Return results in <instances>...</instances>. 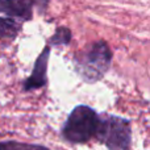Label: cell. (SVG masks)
I'll use <instances>...</instances> for the list:
<instances>
[{
	"mask_svg": "<svg viewBox=\"0 0 150 150\" xmlns=\"http://www.w3.org/2000/svg\"><path fill=\"white\" fill-rule=\"evenodd\" d=\"M71 30L66 26H58L52 37L49 38V46H66L71 42Z\"/></svg>",
	"mask_w": 150,
	"mask_h": 150,
	"instance_id": "7",
	"label": "cell"
},
{
	"mask_svg": "<svg viewBox=\"0 0 150 150\" xmlns=\"http://www.w3.org/2000/svg\"><path fill=\"white\" fill-rule=\"evenodd\" d=\"M33 4V8H36L38 13H44L46 11L47 5H49L50 0H29Z\"/></svg>",
	"mask_w": 150,
	"mask_h": 150,
	"instance_id": "8",
	"label": "cell"
},
{
	"mask_svg": "<svg viewBox=\"0 0 150 150\" xmlns=\"http://www.w3.org/2000/svg\"><path fill=\"white\" fill-rule=\"evenodd\" d=\"M0 150H50V149L45 145H40V144H28L15 140H7L0 142Z\"/></svg>",
	"mask_w": 150,
	"mask_h": 150,
	"instance_id": "6",
	"label": "cell"
},
{
	"mask_svg": "<svg viewBox=\"0 0 150 150\" xmlns=\"http://www.w3.org/2000/svg\"><path fill=\"white\" fill-rule=\"evenodd\" d=\"M49 58H50V46H46L42 49L40 55L37 57L34 62L32 74L24 80L23 90L25 92L32 90H38L47 84V66H49Z\"/></svg>",
	"mask_w": 150,
	"mask_h": 150,
	"instance_id": "4",
	"label": "cell"
},
{
	"mask_svg": "<svg viewBox=\"0 0 150 150\" xmlns=\"http://www.w3.org/2000/svg\"><path fill=\"white\" fill-rule=\"evenodd\" d=\"M99 127L95 138L108 150H130L132 124L128 119L111 113L99 115Z\"/></svg>",
	"mask_w": 150,
	"mask_h": 150,
	"instance_id": "3",
	"label": "cell"
},
{
	"mask_svg": "<svg viewBox=\"0 0 150 150\" xmlns=\"http://www.w3.org/2000/svg\"><path fill=\"white\" fill-rule=\"evenodd\" d=\"M99 113L86 104L76 105L61 128L63 141L73 145H82L95 138L99 127Z\"/></svg>",
	"mask_w": 150,
	"mask_h": 150,
	"instance_id": "2",
	"label": "cell"
},
{
	"mask_svg": "<svg viewBox=\"0 0 150 150\" xmlns=\"http://www.w3.org/2000/svg\"><path fill=\"white\" fill-rule=\"evenodd\" d=\"M112 63V50L104 40L91 44L74 58L76 74L86 83H96L108 73Z\"/></svg>",
	"mask_w": 150,
	"mask_h": 150,
	"instance_id": "1",
	"label": "cell"
},
{
	"mask_svg": "<svg viewBox=\"0 0 150 150\" xmlns=\"http://www.w3.org/2000/svg\"><path fill=\"white\" fill-rule=\"evenodd\" d=\"M21 32V24L11 17H0V38L15 41Z\"/></svg>",
	"mask_w": 150,
	"mask_h": 150,
	"instance_id": "5",
	"label": "cell"
}]
</instances>
